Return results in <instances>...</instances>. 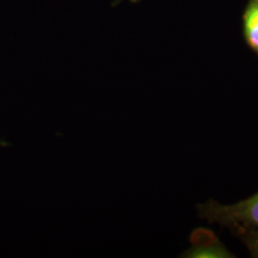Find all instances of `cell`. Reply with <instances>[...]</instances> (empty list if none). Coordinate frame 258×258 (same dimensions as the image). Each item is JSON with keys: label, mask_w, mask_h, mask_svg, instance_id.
Returning a JSON list of instances; mask_svg holds the SVG:
<instances>
[{"label": "cell", "mask_w": 258, "mask_h": 258, "mask_svg": "<svg viewBox=\"0 0 258 258\" xmlns=\"http://www.w3.org/2000/svg\"><path fill=\"white\" fill-rule=\"evenodd\" d=\"M201 215L210 222L229 227L246 226L258 229V192L239 203L223 206L214 201L200 209Z\"/></svg>", "instance_id": "cell-1"}, {"label": "cell", "mask_w": 258, "mask_h": 258, "mask_svg": "<svg viewBox=\"0 0 258 258\" xmlns=\"http://www.w3.org/2000/svg\"><path fill=\"white\" fill-rule=\"evenodd\" d=\"M231 228L248 247L250 254L253 257H258V229L246 226H233Z\"/></svg>", "instance_id": "cell-3"}, {"label": "cell", "mask_w": 258, "mask_h": 258, "mask_svg": "<svg viewBox=\"0 0 258 258\" xmlns=\"http://www.w3.org/2000/svg\"><path fill=\"white\" fill-rule=\"evenodd\" d=\"M191 241L194 246L187 251L186 257L190 258H227L232 257L231 253L222 246L221 243L214 237L213 233L208 230H198L194 233Z\"/></svg>", "instance_id": "cell-2"}, {"label": "cell", "mask_w": 258, "mask_h": 258, "mask_svg": "<svg viewBox=\"0 0 258 258\" xmlns=\"http://www.w3.org/2000/svg\"><path fill=\"white\" fill-rule=\"evenodd\" d=\"M245 22L249 45L258 52V6H253L249 10Z\"/></svg>", "instance_id": "cell-4"}]
</instances>
